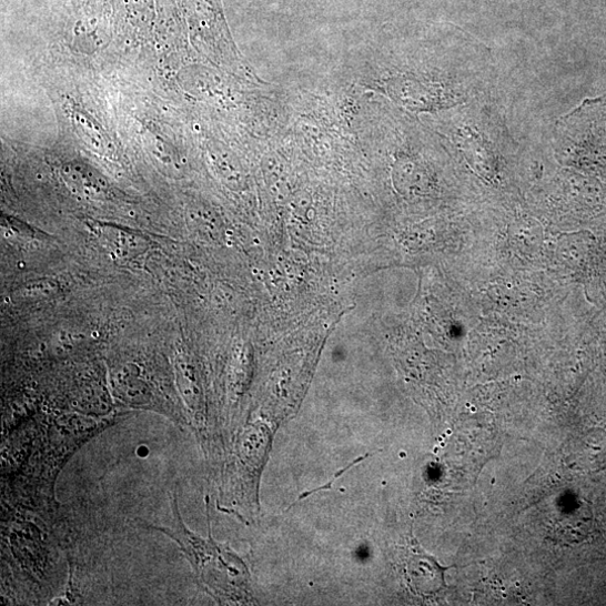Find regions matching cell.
Instances as JSON below:
<instances>
[{
	"instance_id": "cell-1",
	"label": "cell",
	"mask_w": 606,
	"mask_h": 606,
	"mask_svg": "<svg viewBox=\"0 0 606 606\" xmlns=\"http://www.w3.org/2000/svg\"><path fill=\"white\" fill-rule=\"evenodd\" d=\"M176 493L171 499V518L165 526L151 527L171 538L191 564L199 583L219 600L225 603H250L253 600L250 570L230 547L219 544L210 534L204 539L184 525Z\"/></svg>"
},
{
	"instance_id": "cell-2",
	"label": "cell",
	"mask_w": 606,
	"mask_h": 606,
	"mask_svg": "<svg viewBox=\"0 0 606 606\" xmlns=\"http://www.w3.org/2000/svg\"><path fill=\"white\" fill-rule=\"evenodd\" d=\"M448 568L441 566L433 556L420 549L407 558L406 577L415 593L423 596L434 595L447 588L444 573Z\"/></svg>"
},
{
	"instance_id": "cell-3",
	"label": "cell",
	"mask_w": 606,
	"mask_h": 606,
	"mask_svg": "<svg viewBox=\"0 0 606 606\" xmlns=\"http://www.w3.org/2000/svg\"><path fill=\"white\" fill-rule=\"evenodd\" d=\"M367 457V454L365 456H362L360 458H357L356 461H354L352 464H350L347 467H345L344 469L340 471L333 478L331 482H329L325 486H322L320 488H316V489H313L311 492H307L303 495L300 496L299 501L302 499V498H305L310 495H312V493H315V492H319V491H323V489H329L332 487V484L335 482L336 478H339L343 473L347 472L350 468H352L354 465L358 464L361 461H363L364 458Z\"/></svg>"
}]
</instances>
